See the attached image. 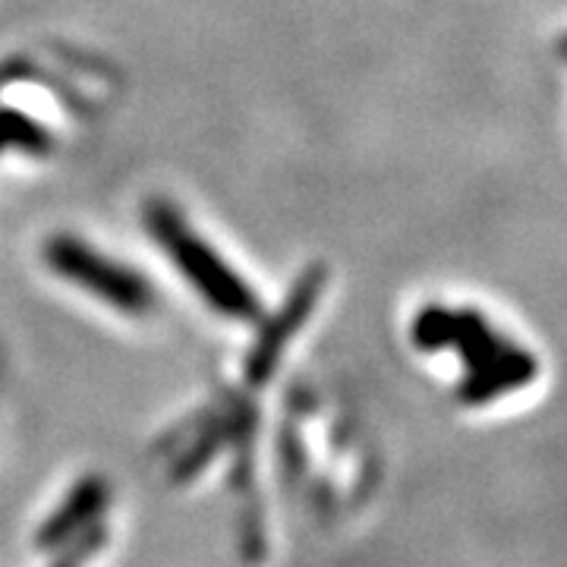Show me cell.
I'll return each mask as SVG.
<instances>
[{
	"instance_id": "cell-4",
	"label": "cell",
	"mask_w": 567,
	"mask_h": 567,
	"mask_svg": "<svg viewBox=\"0 0 567 567\" xmlns=\"http://www.w3.org/2000/svg\"><path fill=\"white\" fill-rule=\"evenodd\" d=\"M324 287L322 268H309L303 278L297 281L293 293L287 297V303L275 312V319L265 324L259 341L252 344V357H249V379L252 382H265L271 375L275 363L281 360L284 347L290 344V338L300 331V324L309 319V312L316 309Z\"/></svg>"
},
{
	"instance_id": "cell-2",
	"label": "cell",
	"mask_w": 567,
	"mask_h": 567,
	"mask_svg": "<svg viewBox=\"0 0 567 567\" xmlns=\"http://www.w3.org/2000/svg\"><path fill=\"white\" fill-rule=\"evenodd\" d=\"M145 230L162 246L164 256L174 262L186 284H193L196 293L215 312L237 322H252L259 316L262 303L256 290L224 262L215 246L205 244L203 237L183 221L181 212L167 199H152L145 205Z\"/></svg>"
},
{
	"instance_id": "cell-1",
	"label": "cell",
	"mask_w": 567,
	"mask_h": 567,
	"mask_svg": "<svg viewBox=\"0 0 567 567\" xmlns=\"http://www.w3.org/2000/svg\"><path fill=\"white\" fill-rule=\"evenodd\" d=\"M413 344L423 350H461L466 365L464 398L473 404L524 388L536 375V360L529 350L498 334L476 309L425 306L413 319Z\"/></svg>"
},
{
	"instance_id": "cell-3",
	"label": "cell",
	"mask_w": 567,
	"mask_h": 567,
	"mask_svg": "<svg viewBox=\"0 0 567 567\" xmlns=\"http://www.w3.org/2000/svg\"><path fill=\"white\" fill-rule=\"evenodd\" d=\"M44 262L61 281L99 297L123 316H145L155 309V287L136 268L104 256L73 234H58L44 244Z\"/></svg>"
},
{
	"instance_id": "cell-5",
	"label": "cell",
	"mask_w": 567,
	"mask_h": 567,
	"mask_svg": "<svg viewBox=\"0 0 567 567\" xmlns=\"http://www.w3.org/2000/svg\"><path fill=\"white\" fill-rule=\"evenodd\" d=\"M7 145L32 152V155H44L51 148V136L44 133L41 123L25 117L22 111L0 107V148H7Z\"/></svg>"
}]
</instances>
